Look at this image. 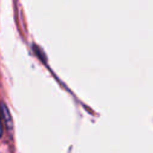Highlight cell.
I'll return each instance as SVG.
<instances>
[{"label": "cell", "instance_id": "obj_1", "mask_svg": "<svg viewBox=\"0 0 153 153\" xmlns=\"http://www.w3.org/2000/svg\"><path fill=\"white\" fill-rule=\"evenodd\" d=\"M2 135V120H1V110H0V136Z\"/></svg>", "mask_w": 153, "mask_h": 153}]
</instances>
